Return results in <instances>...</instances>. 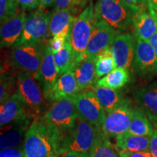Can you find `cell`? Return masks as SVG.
<instances>
[{
	"instance_id": "cell-14",
	"label": "cell",
	"mask_w": 157,
	"mask_h": 157,
	"mask_svg": "<svg viewBox=\"0 0 157 157\" xmlns=\"http://www.w3.org/2000/svg\"><path fill=\"white\" fill-rule=\"evenodd\" d=\"M35 116L29 114L5 126L1 127L0 148L1 150L16 148L24 140L25 134Z\"/></svg>"
},
{
	"instance_id": "cell-27",
	"label": "cell",
	"mask_w": 157,
	"mask_h": 157,
	"mask_svg": "<svg viewBox=\"0 0 157 157\" xmlns=\"http://www.w3.org/2000/svg\"><path fill=\"white\" fill-rule=\"evenodd\" d=\"M129 80L128 70L122 68H116L106 76L97 82V86L119 90L127 84Z\"/></svg>"
},
{
	"instance_id": "cell-35",
	"label": "cell",
	"mask_w": 157,
	"mask_h": 157,
	"mask_svg": "<svg viewBox=\"0 0 157 157\" xmlns=\"http://www.w3.org/2000/svg\"><path fill=\"white\" fill-rule=\"evenodd\" d=\"M117 151L118 154H119V156L120 157H154L149 151L130 152L119 150V149L117 148Z\"/></svg>"
},
{
	"instance_id": "cell-40",
	"label": "cell",
	"mask_w": 157,
	"mask_h": 157,
	"mask_svg": "<svg viewBox=\"0 0 157 157\" xmlns=\"http://www.w3.org/2000/svg\"><path fill=\"white\" fill-rule=\"evenodd\" d=\"M56 0H39V8L47 9L55 2Z\"/></svg>"
},
{
	"instance_id": "cell-3",
	"label": "cell",
	"mask_w": 157,
	"mask_h": 157,
	"mask_svg": "<svg viewBox=\"0 0 157 157\" xmlns=\"http://www.w3.org/2000/svg\"><path fill=\"white\" fill-rule=\"evenodd\" d=\"M42 116L50 132L52 147L59 137L73 128L78 117L71 98L55 102Z\"/></svg>"
},
{
	"instance_id": "cell-6",
	"label": "cell",
	"mask_w": 157,
	"mask_h": 157,
	"mask_svg": "<svg viewBox=\"0 0 157 157\" xmlns=\"http://www.w3.org/2000/svg\"><path fill=\"white\" fill-rule=\"evenodd\" d=\"M52 13L47 9L38 8L26 15L21 38L14 46L33 43L48 44Z\"/></svg>"
},
{
	"instance_id": "cell-22",
	"label": "cell",
	"mask_w": 157,
	"mask_h": 157,
	"mask_svg": "<svg viewBox=\"0 0 157 157\" xmlns=\"http://www.w3.org/2000/svg\"><path fill=\"white\" fill-rule=\"evenodd\" d=\"M97 57H87L76 63L74 75L80 90L90 87L95 82V62Z\"/></svg>"
},
{
	"instance_id": "cell-23",
	"label": "cell",
	"mask_w": 157,
	"mask_h": 157,
	"mask_svg": "<svg viewBox=\"0 0 157 157\" xmlns=\"http://www.w3.org/2000/svg\"><path fill=\"white\" fill-rule=\"evenodd\" d=\"M115 147L125 151H149L150 137L133 135L127 131L116 137Z\"/></svg>"
},
{
	"instance_id": "cell-5",
	"label": "cell",
	"mask_w": 157,
	"mask_h": 157,
	"mask_svg": "<svg viewBox=\"0 0 157 157\" xmlns=\"http://www.w3.org/2000/svg\"><path fill=\"white\" fill-rule=\"evenodd\" d=\"M95 25V12L93 2L74 19L70 32V42L77 63L85 58L84 53Z\"/></svg>"
},
{
	"instance_id": "cell-25",
	"label": "cell",
	"mask_w": 157,
	"mask_h": 157,
	"mask_svg": "<svg viewBox=\"0 0 157 157\" xmlns=\"http://www.w3.org/2000/svg\"><path fill=\"white\" fill-rule=\"evenodd\" d=\"M154 124L146 112L140 107L134 108L128 132L140 136L151 137L154 133Z\"/></svg>"
},
{
	"instance_id": "cell-34",
	"label": "cell",
	"mask_w": 157,
	"mask_h": 157,
	"mask_svg": "<svg viewBox=\"0 0 157 157\" xmlns=\"http://www.w3.org/2000/svg\"><path fill=\"white\" fill-rule=\"evenodd\" d=\"M18 3L23 11L34 10L39 7V0H18Z\"/></svg>"
},
{
	"instance_id": "cell-18",
	"label": "cell",
	"mask_w": 157,
	"mask_h": 157,
	"mask_svg": "<svg viewBox=\"0 0 157 157\" xmlns=\"http://www.w3.org/2000/svg\"><path fill=\"white\" fill-rule=\"evenodd\" d=\"M79 90L74 71H69L59 76L51 92L49 101L50 103H55L71 98L79 93Z\"/></svg>"
},
{
	"instance_id": "cell-26",
	"label": "cell",
	"mask_w": 157,
	"mask_h": 157,
	"mask_svg": "<svg viewBox=\"0 0 157 157\" xmlns=\"http://www.w3.org/2000/svg\"><path fill=\"white\" fill-rule=\"evenodd\" d=\"M53 55L59 75H61L69 71H74V67L77 63V60L69 39L66 40L60 50L53 52Z\"/></svg>"
},
{
	"instance_id": "cell-1",
	"label": "cell",
	"mask_w": 157,
	"mask_h": 157,
	"mask_svg": "<svg viewBox=\"0 0 157 157\" xmlns=\"http://www.w3.org/2000/svg\"><path fill=\"white\" fill-rule=\"evenodd\" d=\"M102 132V129L78 117L73 128L54 143V153L58 156L67 151L90 154Z\"/></svg>"
},
{
	"instance_id": "cell-24",
	"label": "cell",
	"mask_w": 157,
	"mask_h": 157,
	"mask_svg": "<svg viewBox=\"0 0 157 157\" xmlns=\"http://www.w3.org/2000/svg\"><path fill=\"white\" fill-rule=\"evenodd\" d=\"M93 90L106 113L117 109L127 101L123 98L122 95L118 90L99 87L97 85L93 87Z\"/></svg>"
},
{
	"instance_id": "cell-33",
	"label": "cell",
	"mask_w": 157,
	"mask_h": 157,
	"mask_svg": "<svg viewBox=\"0 0 157 157\" xmlns=\"http://www.w3.org/2000/svg\"><path fill=\"white\" fill-rule=\"evenodd\" d=\"M0 157H25L23 148H10L1 150Z\"/></svg>"
},
{
	"instance_id": "cell-32",
	"label": "cell",
	"mask_w": 157,
	"mask_h": 157,
	"mask_svg": "<svg viewBox=\"0 0 157 157\" xmlns=\"http://www.w3.org/2000/svg\"><path fill=\"white\" fill-rule=\"evenodd\" d=\"M87 0H56L55 10L71 9L78 11L80 7L85 5Z\"/></svg>"
},
{
	"instance_id": "cell-36",
	"label": "cell",
	"mask_w": 157,
	"mask_h": 157,
	"mask_svg": "<svg viewBox=\"0 0 157 157\" xmlns=\"http://www.w3.org/2000/svg\"><path fill=\"white\" fill-rule=\"evenodd\" d=\"M68 39H65L63 38V37L54 36L51 39H50V41H49V44H50V48H52V52H56L58 50H60V49L63 47V45L65 44V42H66V40Z\"/></svg>"
},
{
	"instance_id": "cell-12",
	"label": "cell",
	"mask_w": 157,
	"mask_h": 157,
	"mask_svg": "<svg viewBox=\"0 0 157 157\" xmlns=\"http://www.w3.org/2000/svg\"><path fill=\"white\" fill-rule=\"evenodd\" d=\"M118 31L103 21L95 19V25L88 43L84 57H98L105 50L111 48L118 34Z\"/></svg>"
},
{
	"instance_id": "cell-41",
	"label": "cell",
	"mask_w": 157,
	"mask_h": 157,
	"mask_svg": "<svg viewBox=\"0 0 157 157\" xmlns=\"http://www.w3.org/2000/svg\"><path fill=\"white\" fill-rule=\"evenodd\" d=\"M148 42L150 43L151 45L152 46V48H154V50H155V52H156V53L157 55V31L153 35V36L150 39Z\"/></svg>"
},
{
	"instance_id": "cell-16",
	"label": "cell",
	"mask_w": 157,
	"mask_h": 157,
	"mask_svg": "<svg viewBox=\"0 0 157 157\" xmlns=\"http://www.w3.org/2000/svg\"><path fill=\"white\" fill-rule=\"evenodd\" d=\"M29 114L35 116L28 109L21 95L16 91L7 101L1 103L0 125L1 127L5 126Z\"/></svg>"
},
{
	"instance_id": "cell-4",
	"label": "cell",
	"mask_w": 157,
	"mask_h": 157,
	"mask_svg": "<svg viewBox=\"0 0 157 157\" xmlns=\"http://www.w3.org/2000/svg\"><path fill=\"white\" fill-rule=\"evenodd\" d=\"M25 157H50L55 154L48 128L42 116L32 121L23 144Z\"/></svg>"
},
{
	"instance_id": "cell-39",
	"label": "cell",
	"mask_w": 157,
	"mask_h": 157,
	"mask_svg": "<svg viewBox=\"0 0 157 157\" xmlns=\"http://www.w3.org/2000/svg\"><path fill=\"white\" fill-rule=\"evenodd\" d=\"M59 157H91L89 153H82L77 151H67L60 154Z\"/></svg>"
},
{
	"instance_id": "cell-11",
	"label": "cell",
	"mask_w": 157,
	"mask_h": 157,
	"mask_svg": "<svg viewBox=\"0 0 157 157\" xmlns=\"http://www.w3.org/2000/svg\"><path fill=\"white\" fill-rule=\"evenodd\" d=\"M132 68L142 77H151L157 74V55L148 42L135 39Z\"/></svg>"
},
{
	"instance_id": "cell-10",
	"label": "cell",
	"mask_w": 157,
	"mask_h": 157,
	"mask_svg": "<svg viewBox=\"0 0 157 157\" xmlns=\"http://www.w3.org/2000/svg\"><path fill=\"white\" fill-rule=\"evenodd\" d=\"M134 108L127 101L117 109L107 113L102 130L109 137L116 138L128 131L132 120Z\"/></svg>"
},
{
	"instance_id": "cell-8",
	"label": "cell",
	"mask_w": 157,
	"mask_h": 157,
	"mask_svg": "<svg viewBox=\"0 0 157 157\" xmlns=\"http://www.w3.org/2000/svg\"><path fill=\"white\" fill-rule=\"evenodd\" d=\"M16 87V91L26 107L36 117L44 112L48 104H50L33 74L24 71L17 72Z\"/></svg>"
},
{
	"instance_id": "cell-21",
	"label": "cell",
	"mask_w": 157,
	"mask_h": 157,
	"mask_svg": "<svg viewBox=\"0 0 157 157\" xmlns=\"http://www.w3.org/2000/svg\"><path fill=\"white\" fill-rule=\"evenodd\" d=\"M139 107L146 112L150 120H157V79L135 93Z\"/></svg>"
},
{
	"instance_id": "cell-9",
	"label": "cell",
	"mask_w": 157,
	"mask_h": 157,
	"mask_svg": "<svg viewBox=\"0 0 157 157\" xmlns=\"http://www.w3.org/2000/svg\"><path fill=\"white\" fill-rule=\"evenodd\" d=\"M78 117L102 129L106 113L94 92L78 93L71 98Z\"/></svg>"
},
{
	"instance_id": "cell-15",
	"label": "cell",
	"mask_w": 157,
	"mask_h": 157,
	"mask_svg": "<svg viewBox=\"0 0 157 157\" xmlns=\"http://www.w3.org/2000/svg\"><path fill=\"white\" fill-rule=\"evenodd\" d=\"M135 48V39L131 34L120 33L116 36L111 46V51L117 68L128 70L132 67Z\"/></svg>"
},
{
	"instance_id": "cell-44",
	"label": "cell",
	"mask_w": 157,
	"mask_h": 157,
	"mask_svg": "<svg viewBox=\"0 0 157 157\" xmlns=\"http://www.w3.org/2000/svg\"><path fill=\"white\" fill-rule=\"evenodd\" d=\"M151 10L154 12L155 15H156V17H157V10H152V9H151Z\"/></svg>"
},
{
	"instance_id": "cell-19",
	"label": "cell",
	"mask_w": 157,
	"mask_h": 157,
	"mask_svg": "<svg viewBox=\"0 0 157 157\" xmlns=\"http://www.w3.org/2000/svg\"><path fill=\"white\" fill-rule=\"evenodd\" d=\"M135 39L149 42L157 31V17L150 8L136 15L133 19Z\"/></svg>"
},
{
	"instance_id": "cell-45",
	"label": "cell",
	"mask_w": 157,
	"mask_h": 157,
	"mask_svg": "<svg viewBox=\"0 0 157 157\" xmlns=\"http://www.w3.org/2000/svg\"><path fill=\"white\" fill-rule=\"evenodd\" d=\"M50 157H59V156H58V155L56 154H52V156H51Z\"/></svg>"
},
{
	"instance_id": "cell-28",
	"label": "cell",
	"mask_w": 157,
	"mask_h": 157,
	"mask_svg": "<svg viewBox=\"0 0 157 157\" xmlns=\"http://www.w3.org/2000/svg\"><path fill=\"white\" fill-rule=\"evenodd\" d=\"M90 155L91 157H120L115 146H113L109 137L103 132L100 135Z\"/></svg>"
},
{
	"instance_id": "cell-46",
	"label": "cell",
	"mask_w": 157,
	"mask_h": 157,
	"mask_svg": "<svg viewBox=\"0 0 157 157\" xmlns=\"http://www.w3.org/2000/svg\"><path fill=\"white\" fill-rule=\"evenodd\" d=\"M87 1H88V0H87Z\"/></svg>"
},
{
	"instance_id": "cell-2",
	"label": "cell",
	"mask_w": 157,
	"mask_h": 157,
	"mask_svg": "<svg viewBox=\"0 0 157 157\" xmlns=\"http://www.w3.org/2000/svg\"><path fill=\"white\" fill-rule=\"evenodd\" d=\"M143 10L124 0H98L94 6L95 19L104 21L119 33L128 30L135 15Z\"/></svg>"
},
{
	"instance_id": "cell-20",
	"label": "cell",
	"mask_w": 157,
	"mask_h": 157,
	"mask_svg": "<svg viewBox=\"0 0 157 157\" xmlns=\"http://www.w3.org/2000/svg\"><path fill=\"white\" fill-rule=\"evenodd\" d=\"M77 11L71 9L55 10L52 13L50 23V32L52 37L58 36L68 39L71 29Z\"/></svg>"
},
{
	"instance_id": "cell-31",
	"label": "cell",
	"mask_w": 157,
	"mask_h": 157,
	"mask_svg": "<svg viewBox=\"0 0 157 157\" xmlns=\"http://www.w3.org/2000/svg\"><path fill=\"white\" fill-rule=\"evenodd\" d=\"M18 7V0H0L1 24L17 15L19 13Z\"/></svg>"
},
{
	"instance_id": "cell-38",
	"label": "cell",
	"mask_w": 157,
	"mask_h": 157,
	"mask_svg": "<svg viewBox=\"0 0 157 157\" xmlns=\"http://www.w3.org/2000/svg\"><path fill=\"white\" fill-rule=\"evenodd\" d=\"M124 1L129 5L139 7L142 9L146 10L149 8L148 0H124Z\"/></svg>"
},
{
	"instance_id": "cell-30",
	"label": "cell",
	"mask_w": 157,
	"mask_h": 157,
	"mask_svg": "<svg viewBox=\"0 0 157 157\" xmlns=\"http://www.w3.org/2000/svg\"><path fill=\"white\" fill-rule=\"evenodd\" d=\"M17 79L10 72L1 74L0 76V103H2L11 97L15 92Z\"/></svg>"
},
{
	"instance_id": "cell-42",
	"label": "cell",
	"mask_w": 157,
	"mask_h": 157,
	"mask_svg": "<svg viewBox=\"0 0 157 157\" xmlns=\"http://www.w3.org/2000/svg\"><path fill=\"white\" fill-rule=\"evenodd\" d=\"M148 3L149 8L154 10H157V0H148Z\"/></svg>"
},
{
	"instance_id": "cell-37",
	"label": "cell",
	"mask_w": 157,
	"mask_h": 157,
	"mask_svg": "<svg viewBox=\"0 0 157 157\" xmlns=\"http://www.w3.org/2000/svg\"><path fill=\"white\" fill-rule=\"evenodd\" d=\"M149 152L154 157H157V130L154 129L153 135L150 137V151Z\"/></svg>"
},
{
	"instance_id": "cell-43",
	"label": "cell",
	"mask_w": 157,
	"mask_h": 157,
	"mask_svg": "<svg viewBox=\"0 0 157 157\" xmlns=\"http://www.w3.org/2000/svg\"><path fill=\"white\" fill-rule=\"evenodd\" d=\"M152 123H153V124H154V127H155V129H156V130H157V120H154V121H152Z\"/></svg>"
},
{
	"instance_id": "cell-13",
	"label": "cell",
	"mask_w": 157,
	"mask_h": 157,
	"mask_svg": "<svg viewBox=\"0 0 157 157\" xmlns=\"http://www.w3.org/2000/svg\"><path fill=\"white\" fill-rule=\"evenodd\" d=\"M59 72L54 60V55L49 43L45 48L44 57L40 68L34 76L35 79L39 82L47 101L49 99L52 88L59 77Z\"/></svg>"
},
{
	"instance_id": "cell-7",
	"label": "cell",
	"mask_w": 157,
	"mask_h": 157,
	"mask_svg": "<svg viewBox=\"0 0 157 157\" xmlns=\"http://www.w3.org/2000/svg\"><path fill=\"white\" fill-rule=\"evenodd\" d=\"M48 44L33 43L13 47L10 53L12 67L34 76L42 64Z\"/></svg>"
},
{
	"instance_id": "cell-17",
	"label": "cell",
	"mask_w": 157,
	"mask_h": 157,
	"mask_svg": "<svg viewBox=\"0 0 157 157\" xmlns=\"http://www.w3.org/2000/svg\"><path fill=\"white\" fill-rule=\"evenodd\" d=\"M26 14L24 11L19 12L17 15L1 24L0 45L1 48H8L17 42L22 34Z\"/></svg>"
},
{
	"instance_id": "cell-29",
	"label": "cell",
	"mask_w": 157,
	"mask_h": 157,
	"mask_svg": "<svg viewBox=\"0 0 157 157\" xmlns=\"http://www.w3.org/2000/svg\"><path fill=\"white\" fill-rule=\"evenodd\" d=\"M117 68L111 48L105 50L97 57L95 62V74L97 78H101Z\"/></svg>"
}]
</instances>
